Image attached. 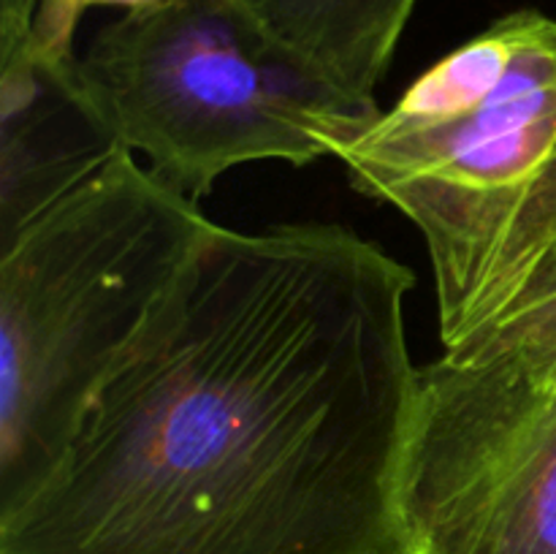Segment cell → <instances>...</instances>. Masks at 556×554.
<instances>
[{"label": "cell", "mask_w": 556, "mask_h": 554, "mask_svg": "<svg viewBox=\"0 0 556 554\" xmlns=\"http://www.w3.org/2000/svg\"><path fill=\"white\" fill-rule=\"evenodd\" d=\"M331 158L421 231L443 351L492 318L510 234L556 158V20L510 11L424 71Z\"/></svg>", "instance_id": "3"}, {"label": "cell", "mask_w": 556, "mask_h": 554, "mask_svg": "<svg viewBox=\"0 0 556 554\" xmlns=\"http://www.w3.org/2000/svg\"><path fill=\"white\" fill-rule=\"evenodd\" d=\"M76 65L119 144L195 201L244 163L320 161L383 112L282 47L250 0L123 14Z\"/></svg>", "instance_id": "4"}, {"label": "cell", "mask_w": 556, "mask_h": 554, "mask_svg": "<svg viewBox=\"0 0 556 554\" xmlns=\"http://www.w3.org/2000/svg\"><path fill=\"white\" fill-rule=\"evenodd\" d=\"M396 530L400 554H556V375L510 353L421 367Z\"/></svg>", "instance_id": "5"}, {"label": "cell", "mask_w": 556, "mask_h": 554, "mask_svg": "<svg viewBox=\"0 0 556 554\" xmlns=\"http://www.w3.org/2000/svg\"><path fill=\"white\" fill-rule=\"evenodd\" d=\"M418 0H255L271 36L358 101H375Z\"/></svg>", "instance_id": "7"}, {"label": "cell", "mask_w": 556, "mask_h": 554, "mask_svg": "<svg viewBox=\"0 0 556 554\" xmlns=\"http://www.w3.org/2000/svg\"><path fill=\"white\" fill-rule=\"evenodd\" d=\"M443 353L459 358L510 353L541 373L556 375V264L530 282L508 313Z\"/></svg>", "instance_id": "8"}, {"label": "cell", "mask_w": 556, "mask_h": 554, "mask_svg": "<svg viewBox=\"0 0 556 554\" xmlns=\"http://www.w3.org/2000/svg\"><path fill=\"white\" fill-rule=\"evenodd\" d=\"M538 190H543V193H541L543 199H546L552 206H556V158H554L552 166H548V172L543 174L541 188H538ZM554 261H556V255L552 259V264H554ZM552 264H548V266H552ZM548 266H546V269H548Z\"/></svg>", "instance_id": "10"}, {"label": "cell", "mask_w": 556, "mask_h": 554, "mask_svg": "<svg viewBox=\"0 0 556 554\" xmlns=\"http://www.w3.org/2000/svg\"><path fill=\"white\" fill-rule=\"evenodd\" d=\"M76 58L22 43L0 60V244L125 150Z\"/></svg>", "instance_id": "6"}, {"label": "cell", "mask_w": 556, "mask_h": 554, "mask_svg": "<svg viewBox=\"0 0 556 554\" xmlns=\"http://www.w3.org/2000/svg\"><path fill=\"white\" fill-rule=\"evenodd\" d=\"M166 3L172 0H41L30 33L22 43L47 58H74L76 30L90 9H123L125 14H134L161 9Z\"/></svg>", "instance_id": "9"}, {"label": "cell", "mask_w": 556, "mask_h": 554, "mask_svg": "<svg viewBox=\"0 0 556 554\" xmlns=\"http://www.w3.org/2000/svg\"><path fill=\"white\" fill-rule=\"evenodd\" d=\"M413 286L337 223L217 226L0 554H400Z\"/></svg>", "instance_id": "1"}, {"label": "cell", "mask_w": 556, "mask_h": 554, "mask_svg": "<svg viewBox=\"0 0 556 554\" xmlns=\"http://www.w3.org/2000/svg\"><path fill=\"white\" fill-rule=\"evenodd\" d=\"M250 3H255V0H250Z\"/></svg>", "instance_id": "11"}, {"label": "cell", "mask_w": 556, "mask_h": 554, "mask_svg": "<svg viewBox=\"0 0 556 554\" xmlns=\"http://www.w3.org/2000/svg\"><path fill=\"white\" fill-rule=\"evenodd\" d=\"M215 231L119 150L0 244V514L63 459Z\"/></svg>", "instance_id": "2"}]
</instances>
